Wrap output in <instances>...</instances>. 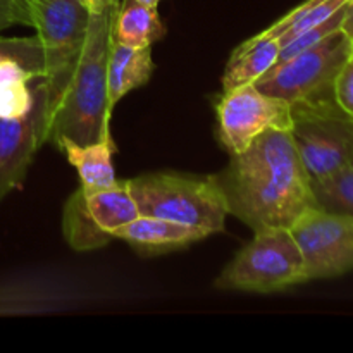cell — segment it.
I'll return each mask as SVG.
<instances>
[{"mask_svg": "<svg viewBox=\"0 0 353 353\" xmlns=\"http://www.w3.org/2000/svg\"><path fill=\"white\" fill-rule=\"evenodd\" d=\"M212 176L223 190L230 216L254 233L290 228L316 207L310 176L290 131H265L247 150L231 154L230 164Z\"/></svg>", "mask_w": 353, "mask_h": 353, "instance_id": "cell-1", "label": "cell"}, {"mask_svg": "<svg viewBox=\"0 0 353 353\" xmlns=\"http://www.w3.org/2000/svg\"><path fill=\"white\" fill-rule=\"evenodd\" d=\"M21 26H33L30 0H0V31Z\"/></svg>", "mask_w": 353, "mask_h": 353, "instance_id": "cell-21", "label": "cell"}, {"mask_svg": "<svg viewBox=\"0 0 353 353\" xmlns=\"http://www.w3.org/2000/svg\"><path fill=\"white\" fill-rule=\"evenodd\" d=\"M33 26L45 52L52 110L64 93L86 40L90 12L79 0H30Z\"/></svg>", "mask_w": 353, "mask_h": 353, "instance_id": "cell-7", "label": "cell"}, {"mask_svg": "<svg viewBox=\"0 0 353 353\" xmlns=\"http://www.w3.org/2000/svg\"><path fill=\"white\" fill-rule=\"evenodd\" d=\"M302 252L307 281L338 278L353 271V217L307 209L290 226Z\"/></svg>", "mask_w": 353, "mask_h": 353, "instance_id": "cell-10", "label": "cell"}, {"mask_svg": "<svg viewBox=\"0 0 353 353\" xmlns=\"http://www.w3.org/2000/svg\"><path fill=\"white\" fill-rule=\"evenodd\" d=\"M317 209L353 217V161L319 179H310Z\"/></svg>", "mask_w": 353, "mask_h": 353, "instance_id": "cell-19", "label": "cell"}, {"mask_svg": "<svg viewBox=\"0 0 353 353\" xmlns=\"http://www.w3.org/2000/svg\"><path fill=\"white\" fill-rule=\"evenodd\" d=\"M165 34L157 7L137 0H121L112 24V40L128 47H152Z\"/></svg>", "mask_w": 353, "mask_h": 353, "instance_id": "cell-17", "label": "cell"}, {"mask_svg": "<svg viewBox=\"0 0 353 353\" xmlns=\"http://www.w3.org/2000/svg\"><path fill=\"white\" fill-rule=\"evenodd\" d=\"M292 130L310 179H319L353 161V116L336 99L292 102Z\"/></svg>", "mask_w": 353, "mask_h": 353, "instance_id": "cell-5", "label": "cell"}, {"mask_svg": "<svg viewBox=\"0 0 353 353\" xmlns=\"http://www.w3.org/2000/svg\"><path fill=\"white\" fill-rule=\"evenodd\" d=\"M45 76V52L37 34L0 38V117L24 116L33 105L34 81Z\"/></svg>", "mask_w": 353, "mask_h": 353, "instance_id": "cell-12", "label": "cell"}, {"mask_svg": "<svg viewBox=\"0 0 353 353\" xmlns=\"http://www.w3.org/2000/svg\"><path fill=\"white\" fill-rule=\"evenodd\" d=\"M350 2H353V0H350Z\"/></svg>", "mask_w": 353, "mask_h": 353, "instance_id": "cell-26", "label": "cell"}, {"mask_svg": "<svg viewBox=\"0 0 353 353\" xmlns=\"http://www.w3.org/2000/svg\"><path fill=\"white\" fill-rule=\"evenodd\" d=\"M348 3L347 6L341 7V9H338L333 16H330L326 21H323L321 24H317V26L303 31V33H300L299 37L292 38L290 41L283 43L281 50H279V61L278 62H283V61H286V59L295 57V55L300 54V52L307 50V48H310V47H314L316 43H319L321 40H324V38H326L327 34L333 33V31L341 30V24H343Z\"/></svg>", "mask_w": 353, "mask_h": 353, "instance_id": "cell-20", "label": "cell"}, {"mask_svg": "<svg viewBox=\"0 0 353 353\" xmlns=\"http://www.w3.org/2000/svg\"><path fill=\"white\" fill-rule=\"evenodd\" d=\"M59 150H62L68 157L69 164L74 165L79 174L83 190H100L114 185L117 181L114 171L112 157L117 152L112 137L100 138L88 145H78L71 140H62L59 143Z\"/></svg>", "mask_w": 353, "mask_h": 353, "instance_id": "cell-16", "label": "cell"}, {"mask_svg": "<svg viewBox=\"0 0 353 353\" xmlns=\"http://www.w3.org/2000/svg\"><path fill=\"white\" fill-rule=\"evenodd\" d=\"M86 9L90 10L92 14L97 12H103V10L110 9L114 6H119L121 0H79Z\"/></svg>", "mask_w": 353, "mask_h": 353, "instance_id": "cell-23", "label": "cell"}, {"mask_svg": "<svg viewBox=\"0 0 353 353\" xmlns=\"http://www.w3.org/2000/svg\"><path fill=\"white\" fill-rule=\"evenodd\" d=\"M141 216H155L214 234L224 231L230 216L214 176L152 172L128 179Z\"/></svg>", "mask_w": 353, "mask_h": 353, "instance_id": "cell-3", "label": "cell"}, {"mask_svg": "<svg viewBox=\"0 0 353 353\" xmlns=\"http://www.w3.org/2000/svg\"><path fill=\"white\" fill-rule=\"evenodd\" d=\"M33 105L24 116L0 117V202L26 179L34 154L47 141L52 107L45 79L34 81Z\"/></svg>", "mask_w": 353, "mask_h": 353, "instance_id": "cell-11", "label": "cell"}, {"mask_svg": "<svg viewBox=\"0 0 353 353\" xmlns=\"http://www.w3.org/2000/svg\"><path fill=\"white\" fill-rule=\"evenodd\" d=\"M137 2L145 3V6H154V7H157V3L161 2V0H137Z\"/></svg>", "mask_w": 353, "mask_h": 353, "instance_id": "cell-25", "label": "cell"}, {"mask_svg": "<svg viewBox=\"0 0 353 353\" xmlns=\"http://www.w3.org/2000/svg\"><path fill=\"white\" fill-rule=\"evenodd\" d=\"M207 236L209 234L196 228L162 219V217L141 216V214L137 219L114 231L116 240L128 241L140 254L147 255L178 250V248L188 247Z\"/></svg>", "mask_w": 353, "mask_h": 353, "instance_id": "cell-13", "label": "cell"}, {"mask_svg": "<svg viewBox=\"0 0 353 353\" xmlns=\"http://www.w3.org/2000/svg\"><path fill=\"white\" fill-rule=\"evenodd\" d=\"M278 38L259 33L236 47L228 61L223 74V88H238L243 85H255L272 65L279 61Z\"/></svg>", "mask_w": 353, "mask_h": 353, "instance_id": "cell-15", "label": "cell"}, {"mask_svg": "<svg viewBox=\"0 0 353 353\" xmlns=\"http://www.w3.org/2000/svg\"><path fill=\"white\" fill-rule=\"evenodd\" d=\"M348 2L350 0H305L299 7L290 10L281 19H278L271 26L265 28L262 34L278 38L279 47H281L283 43L299 37L303 31L310 30V28L326 21L327 17L333 16L338 9L347 6Z\"/></svg>", "mask_w": 353, "mask_h": 353, "instance_id": "cell-18", "label": "cell"}, {"mask_svg": "<svg viewBox=\"0 0 353 353\" xmlns=\"http://www.w3.org/2000/svg\"><path fill=\"white\" fill-rule=\"evenodd\" d=\"M140 216L128 179L100 190L79 186L64 203L62 234L76 252H92L109 245L114 231Z\"/></svg>", "mask_w": 353, "mask_h": 353, "instance_id": "cell-8", "label": "cell"}, {"mask_svg": "<svg viewBox=\"0 0 353 353\" xmlns=\"http://www.w3.org/2000/svg\"><path fill=\"white\" fill-rule=\"evenodd\" d=\"M307 283L305 264L290 228L255 231L250 243L223 269L216 288L278 293Z\"/></svg>", "mask_w": 353, "mask_h": 353, "instance_id": "cell-4", "label": "cell"}, {"mask_svg": "<svg viewBox=\"0 0 353 353\" xmlns=\"http://www.w3.org/2000/svg\"><path fill=\"white\" fill-rule=\"evenodd\" d=\"M216 112L219 140L230 155L247 150L265 131L292 130L290 102L264 93L255 85L226 90L217 102Z\"/></svg>", "mask_w": 353, "mask_h": 353, "instance_id": "cell-9", "label": "cell"}, {"mask_svg": "<svg viewBox=\"0 0 353 353\" xmlns=\"http://www.w3.org/2000/svg\"><path fill=\"white\" fill-rule=\"evenodd\" d=\"M152 71V47H128L112 40L107 64V107L110 114L123 97L147 85Z\"/></svg>", "mask_w": 353, "mask_h": 353, "instance_id": "cell-14", "label": "cell"}, {"mask_svg": "<svg viewBox=\"0 0 353 353\" xmlns=\"http://www.w3.org/2000/svg\"><path fill=\"white\" fill-rule=\"evenodd\" d=\"M117 7L119 6L90 16L83 50L48 123L47 141L55 147H59L62 140L88 145L110 137L107 64Z\"/></svg>", "mask_w": 353, "mask_h": 353, "instance_id": "cell-2", "label": "cell"}, {"mask_svg": "<svg viewBox=\"0 0 353 353\" xmlns=\"http://www.w3.org/2000/svg\"><path fill=\"white\" fill-rule=\"evenodd\" d=\"M352 52V38L336 30L314 47L272 65L255 86L290 103L334 99V81Z\"/></svg>", "mask_w": 353, "mask_h": 353, "instance_id": "cell-6", "label": "cell"}, {"mask_svg": "<svg viewBox=\"0 0 353 353\" xmlns=\"http://www.w3.org/2000/svg\"><path fill=\"white\" fill-rule=\"evenodd\" d=\"M334 99L343 110L353 116V52L334 81Z\"/></svg>", "mask_w": 353, "mask_h": 353, "instance_id": "cell-22", "label": "cell"}, {"mask_svg": "<svg viewBox=\"0 0 353 353\" xmlns=\"http://www.w3.org/2000/svg\"><path fill=\"white\" fill-rule=\"evenodd\" d=\"M341 30L348 34V37L353 40V2L348 3L347 14H345L343 24H341Z\"/></svg>", "mask_w": 353, "mask_h": 353, "instance_id": "cell-24", "label": "cell"}]
</instances>
